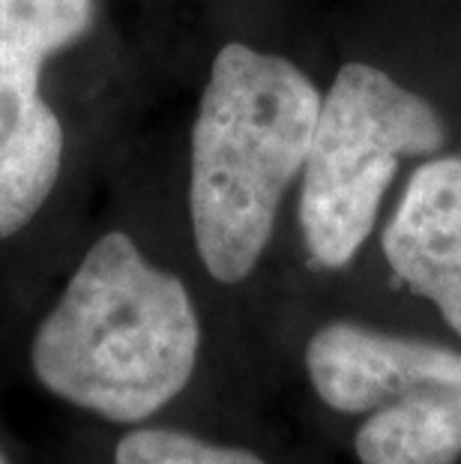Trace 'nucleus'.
<instances>
[{
  "label": "nucleus",
  "mask_w": 461,
  "mask_h": 464,
  "mask_svg": "<svg viewBox=\"0 0 461 464\" xmlns=\"http://www.w3.org/2000/svg\"><path fill=\"white\" fill-rule=\"evenodd\" d=\"M198 351L186 285L147 261L126 231H108L36 327L31 369L61 401L135 426L186 390Z\"/></svg>",
  "instance_id": "nucleus-1"
},
{
  "label": "nucleus",
  "mask_w": 461,
  "mask_h": 464,
  "mask_svg": "<svg viewBox=\"0 0 461 464\" xmlns=\"http://www.w3.org/2000/svg\"><path fill=\"white\" fill-rule=\"evenodd\" d=\"M321 91L288 57L228 43L213 57L189 153L195 249L216 282L240 285L270 246L303 174Z\"/></svg>",
  "instance_id": "nucleus-2"
},
{
  "label": "nucleus",
  "mask_w": 461,
  "mask_h": 464,
  "mask_svg": "<svg viewBox=\"0 0 461 464\" xmlns=\"http://www.w3.org/2000/svg\"><path fill=\"white\" fill-rule=\"evenodd\" d=\"M306 372L327 408L371 413L414 390L461 383V351L366 324L332 321L309 339Z\"/></svg>",
  "instance_id": "nucleus-4"
},
{
  "label": "nucleus",
  "mask_w": 461,
  "mask_h": 464,
  "mask_svg": "<svg viewBox=\"0 0 461 464\" xmlns=\"http://www.w3.org/2000/svg\"><path fill=\"white\" fill-rule=\"evenodd\" d=\"M93 24V0H0V61L43 72Z\"/></svg>",
  "instance_id": "nucleus-8"
},
{
  "label": "nucleus",
  "mask_w": 461,
  "mask_h": 464,
  "mask_svg": "<svg viewBox=\"0 0 461 464\" xmlns=\"http://www.w3.org/2000/svg\"><path fill=\"white\" fill-rule=\"evenodd\" d=\"M114 464H267L243 447H225L180 429H135L114 447Z\"/></svg>",
  "instance_id": "nucleus-9"
},
{
  "label": "nucleus",
  "mask_w": 461,
  "mask_h": 464,
  "mask_svg": "<svg viewBox=\"0 0 461 464\" xmlns=\"http://www.w3.org/2000/svg\"><path fill=\"white\" fill-rule=\"evenodd\" d=\"M444 144L447 123L428 100L371 63L341 66L321 93L300 174V231L312 264L341 270L354 261L401 160Z\"/></svg>",
  "instance_id": "nucleus-3"
},
{
  "label": "nucleus",
  "mask_w": 461,
  "mask_h": 464,
  "mask_svg": "<svg viewBox=\"0 0 461 464\" xmlns=\"http://www.w3.org/2000/svg\"><path fill=\"white\" fill-rule=\"evenodd\" d=\"M362 464H456L461 383H435L371 411L354 438Z\"/></svg>",
  "instance_id": "nucleus-7"
},
{
  "label": "nucleus",
  "mask_w": 461,
  "mask_h": 464,
  "mask_svg": "<svg viewBox=\"0 0 461 464\" xmlns=\"http://www.w3.org/2000/svg\"><path fill=\"white\" fill-rule=\"evenodd\" d=\"M380 246L396 279L435 303L461 339V156L417 168Z\"/></svg>",
  "instance_id": "nucleus-5"
},
{
  "label": "nucleus",
  "mask_w": 461,
  "mask_h": 464,
  "mask_svg": "<svg viewBox=\"0 0 461 464\" xmlns=\"http://www.w3.org/2000/svg\"><path fill=\"white\" fill-rule=\"evenodd\" d=\"M0 464H9V461H6V456H4V450H0Z\"/></svg>",
  "instance_id": "nucleus-10"
},
{
  "label": "nucleus",
  "mask_w": 461,
  "mask_h": 464,
  "mask_svg": "<svg viewBox=\"0 0 461 464\" xmlns=\"http://www.w3.org/2000/svg\"><path fill=\"white\" fill-rule=\"evenodd\" d=\"M34 69L0 61V240L34 222L63 165V126Z\"/></svg>",
  "instance_id": "nucleus-6"
}]
</instances>
